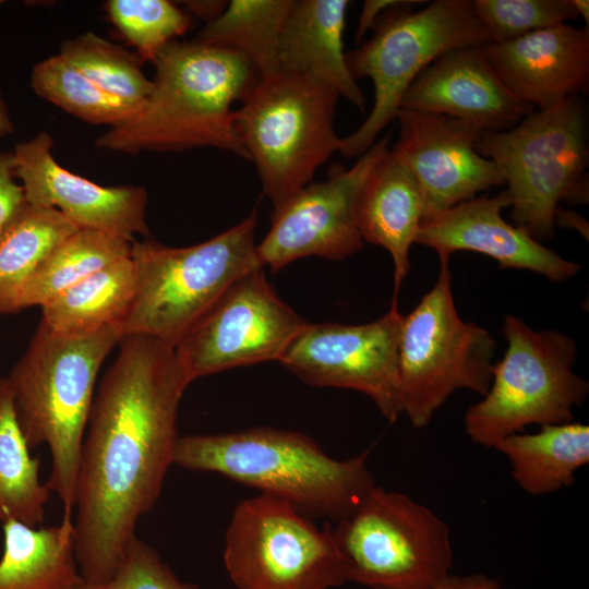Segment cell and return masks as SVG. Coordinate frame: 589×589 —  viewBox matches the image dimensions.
I'll list each match as a JSON object with an SVG mask.
<instances>
[{
	"instance_id": "f546056e",
	"label": "cell",
	"mask_w": 589,
	"mask_h": 589,
	"mask_svg": "<svg viewBox=\"0 0 589 589\" xmlns=\"http://www.w3.org/2000/svg\"><path fill=\"white\" fill-rule=\"evenodd\" d=\"M31 86L41 98L93 124L113 128L141 109V106L101 89L60 55L47 58L33 68Z\"/></svg>"
},
{
	"instance_id": "d6986e66",
	"label": "cell",
	"mask_w": 589,
	"mask_h": 589,
	"mask_svg": "<svg viewBox=\"0 0 589 589\" xmlns=\"http://www.w3.org/2000/svg\"><path fill=\"white\" fill-rule=\"evenodd\" d=\"M483 45L449 49L430 63L404 95L400 109L445 115L483 132H503L534 111L503 84Z\"/></svg>"
},
{
	"instance_id": "5b68a950",
	"label": "cell",
	"mask_w": 589,
	"mask_h": 589,
	"mask_svg": "<svg viewBox=\"0 0 589 589\" xmlns=\"http://www.w3.org/2000/svg\"><path fill=\"white\" fill-rule=\"evenodd\" d=\"M257 213L202 243L170 248L133 241L135 290L121 336L146 335L171 347L244 274L263 268L256 254Z\"/></svg>"
},
{
	"instance_id": "8fae6325",
	"label": "cell",
	"mask_w": 589,
	"mask_h": 589,
	"mask_svg": "<svg viewBox=\"0 0 589 589\" xmlns=\"http://www.w3.org/2000/svg\"><path fill=\"white\" fill-rule=\"evenodd\" d=\"M348 581L370 589H436L449 576V528L410 496L374 486L336 521Z\"/></svg>"
},
{
	"instance_id": "ac0fdd59",
	"label": "cell",
	"mask_w": 589,
	"mask_h": 589,
	"mask_svg": "<svg viewBox=\"0 0 589 589\" xmlns=\"http://www.w3.org/2000/svg\"><path fill=\"white\" fill-rule=\"evenodd\" d=\"M509 206L506 189L494 196L462 202L424 218L416 243L434 250L440 260H448L457 251H472L495 260L502 268L527 269L551 281L576 276L579 264L563 259L502 217V211Z\"/></svg>"
},
{
	"instance_id": "ab89813d",
	"label": "cell",
	"mask_w": 589,
	"mask_h": 589,
	"mask_svg": "<svg viewBox=\"0 0 589 589\" xmlns=\"http://www.w3.org/2000/svg\"><path fill=\"white\" fill-rule=\"evenodd\" d=\"M13 131L14 125L0 92V139L10 135Z\"/></svg>"
},
{
	"instance_id": "f1b7e54d",
	"label": "cell",
	"mask_w": 589,
	"mask_h": 589,
	"mask_svg": "<svg viewBox=\"0 0 589 589\" xmlns=\"http://www.w3.org/2000/svg\"><path fill=\"white\" fill-rule=\"evenodd\" d=\"M132 242L104 231L79 229L57 245L25 285L20 310L40 308L91 274L131 256Z\"/></svg>"
},
{
	"instance_id": "f35d334b",
	"label": "cell",
	"mask_w": 589,
	"mask_h": 589,
	"mask_svg": "<svg viewBox=\"0 0 589 589\" xmlns=\"http://www.w3.org/2000/svg\"><path fill=\"white\" fill-rule=\"evenodd\" d=\"M556 225L576 229L588 239V224L578 213L560 206L555 214Z\"/></svg>"
},
{
	"instance_id": "484cf974",
	"label": "cell",
	"mask_w": 589,
	"mask_h": 589,
	"mask_svg": "<svg viewBox=\"0 0 589 589\" xmlns=\"http://www.w3.org/2000/svg\"><path fill=\"white\" fill-rule=\"evenodd\" d=\"M77 228L60 212L24 202L0 229V315L21 311L22 291L39 265Z\"/></svg>"
},
{
	"instance_id": "30bf717a",
	"label": "cell",
	"mask_w": 589,
	"mask_h": 589,
	"mask_svg": "<svg viewBox=\"0 0 589 589\" xmlns=\"http://www.w3.org/2000/svg\"><path fill=\"white\" fill-rule=\"evenodd\" d=\"M433 288L404 316L398 345L401 414L414 428L425 426L457 389L482 397L493 375L496 341L482 326L458 315L448 260Z\"/></svg>"
},
{
	"instance_id": "9a60e30c",
	"label": "cell",
	"mask_w": 589,
	"mask_h": 589,
	"mask_svg": "<svg viewBox=\"0 0 589 589\" xmlns=\"http://www.w3.org/2000/svg\"><path fill=\"white\" fill-rule=\"evenodd\" d=\"M389 148V135L377 140L351 166L335 164L324 181L311 182L274 207L272 225L256 254L273 272L308 256L347 259L363 247L356 220L359 191Z\"/></svg>"
},
{
	"instance_id": "9c48e42d",
	"label": "cell",
	"mask_w": 589,
	"mask_h": 589,
	"mask_svg": "<svg viewBox=\"0 0 589 589\" xmlns=\"http://www.w3.org/2000/svg\"><path fill=\"white\" fill-rule=\"evenodd\" d=\"M504 357L494 363L492 382L482 400L469 407L465 431L472 442L493 447L530 424L573 420V408L587 397L589 384L577 375L576 341L557 330H534L506 315Z\"/></svg>"
},
{
	"instance_id": "e575fe53",
	"label": "cell",
	"mask_w": 589,
	"mask_h": 589,
	"mask_svg": "<svg viewBox=\"0 0 589 589\" xmlns=\"http://www.w3.org/2000/svg\"><path fill=\"white\" fill-rule=\"evenodd\" d=\"M24 202L22 185L13 173L12 153H0V229Z\"/></svg>"
},
{
	"instance_id": "d4e9b609",
	"label": "cell",
	"mask_w": 589,
	"mask_h": 589,
	"mask_svg": "<svg viewBox=\"0 0 589 589\" xmlns=\"http://www.w3.org/2000/svg\"><path fill=\"white\" fill-rule=\"evenodd\" d=\"M134 290V266L131 257H125L91 274L45 303L40 322L50 330L64 335L119 326Z\"/></svg>"
},
{
	"instance_id": "ffe728a7",
	"label": "cell",
	"mask_w": 589,
	"mask_h": 589,
	"mask_svg": "<svg viewBox=\"0 0 589 589\" xmlns=\"http://www.w3.org/2000/svg\"><path fill=\"white\" fill-rule=\"evenodd\" d=\"M482 47L510 94L533 110L589 91V27L558 24Z\"/></svg>"
},
{
	"instance_id": "277c9868",
	"label": "cell",
	"mask_w": 589,
	"mask_h": 589,
	"mask_svg": "<svg viewBox=\"0 0 589 589\" xmlns=\"http://www.w3.org/2000/svg\"><path fill=\"white\" fill-rule=\"evenodd\" d=\"M121 333L108 325L83 334H58L39 323L23 357L5 376L16 420L29 446L47 445V486L63 514L75 505L80 457L99 369Z\"/></svg>"
},
{
	"instance_id": "d590c367",
	"label": "cell",
	"mask_w": 589,
	"mask_h": 589,
	"mask_svg": "<svg viewBox=\"0 0 589 589\" xmlns=\"http://www.w3.org/2000/svg\"><path fill=\"white\" fill-rule=\"evenodd\" d=\"M400 0H366L363 3L356 32V39L361 41L370 29H374L385 12L396 5Z\"/></svg>"
},
{
	"instance_id": "b9f144b4",
	"label": "cell",
	"mask_w": 589,
	"mask_h": 589,
	"mask_svg": "<svg viewBox=\"0 0 589 589\" xmlns=\"http://www.w3.org/2000/svg\"><path fill=\"white\" fill-rule=\"evenodd\" d=\"M3 2L0 0V4H2Z\"/></svg>"
},
{
	"instance_id": "ba28073f",
	"label": "cell",
	"mask_w": 589,
	"mask_h": 589,
	"mask_svg": "<svg viewBox=\"0 0 589 589\" xmlns=\"http://www.w3.org/2000/svg\"><path fill=\"white\" fill-rule=\"evenodd\" d=\"M423 2L399 1L383 14L370 39L346 52L353 79L372 81L374 100L364 122L340 139L341 155L360 157L377 141L396 119L407 89L438 56L489 43L471 0H436L419 11L411 9Z\"/></svg>"
},
{
	"instance_id": "60d3db41",
	"label": "cell",
	"mask_w": 589,
	"mask_h": 589,
	"mask_svg": "<svg viewBox=\"0 0 589 589\" xmlns=\"http://www.w3.org/2000/svg\"><path fill=\"white\" fill-rule=\"evenodd\" d=\"M573 4L579 15V17H582V20L586 23V27H588L589 23V1L588 0H572Z\"/></svg>"
},
{
	"instance_id": "cb8c5ba5",
	"label": "cell",
	"mask_w": 589,
	"mask_h": 589,
	"mask_svg": "<svg viewBox=\"0 0 589 589\" xmlns=\"http://www.w3.org/2000/svg\"><path fill=\"white\" fill-rule=\"evenodd\" d=\"M494 448L508 459L521 490L545 495L573 485L576 471L589 462V426L546 424L536 433L506 436Z\"/></svg>"
},
{
	"instance_id": "603a6c76",
	"label": "cell",
	"mask_w": 589,
	"mask_h": 589,
	"mask_svg": "<svg viewBox=\"0 0 589 589\" xmlns=\"http://www.w3.org/2000/svg\"><path fill=\"white\" fill-rule=\"evenodd\" d=\"M0 589H75L82 581L72 515L57 526L2 524Z\"/></svg>"
},
{
	"instance_id": "3957f363",
	"label": "cell",
	"mask_w": 589,
	"mask_h": 589,
	"mask_svg": "<svg viewBox=\"0 0 589 589\" xmlns=\"http://www.w3.org/2000/svg\"><path fill=\"white\" fill-rule=\"evenodd\" d=\"M368 456L369 450L339 460L303 433L253 428L179 436L173 464L257 489L290 503L310 518L337 521L376 486Z\"/></svg>"
},
{
	"instance_id": "4fadbf2b",
	"label": "cell",
	"mask_w": 589,
	"mask_h": 589,
	"mask_svg": "<svg viewBox=\"0 0 589 589\" xmlns=\"http://www.w3.org/2000/svg\"><path fill=\"white\" fill-rule=\"evenodd\" d=\"M309 324L266 280L263 268L233 281L175 351L191 382L238 366L278 361Z\"/></svg>"
},
{
	"instance_id": "52a82bcc",
	"label": "cell",
	"mask_w": 589,
	"mask_h": 589,
	"mask_svg": "<svg viewBox=\"0 0 589 589\" xmlns=\"http://www.w3.org/2000/svg\"><path fill=\"white\" fill-rule=\"evenodd\" d=\"M477 148L505 179L514 225L539 242L554 237L561 202H588V124L580 97L534 110L507 131L482 132Z\"/></svg>"
},
{
	"instance_id": "1f68e13d",
	"label": "cell",
	"mask_w": 589,
	"mask_h": 589,
	"mask_svg": "<svg viewBox=\"0 0 589 589\" xmlns=\"http://www.w3.org/2000/svg\"><path fill=\"white\" fill-rule=\"evenodd\" d=\"M111 23L136 48L143 61H154L157 53L176 37L184 34L189 16L168 0H109L105 4Z\"/></svg>"
},
{
	"instance_id": "5bb4252c",
	"label": "cell",
	"mask_w": 589,
	"mask_h": 589,
	"mask_svg": "<svg viewBox=\"0 0 589 589\" xmlns=\"http://www.w3.org/2000/svg\"><path fill=\"white\" fill-rule=\"evenodd\" d=\"M396 298L386 314L368 324L309 323L279 362L310 385L361 392L395 422L401 414L398 345L404 320Z\"/></svg>"
},
{
	"instance_id": "83f0119b",
	"label": "cell",
	"mask_w": 589,
	"mask_h": 589,
	"mask_svg": "<svg viewBox=\"0 0 589 589\" xmlns=\"http://www.w3.org/2000/svg\"><path fill=\"white\" fill-rule=\"evenodd\" d=\"M294 0H230L225 11L193 41L230 49L245 57L260 76L278 70L277 52L284 23Z\"/></svg>"
},
{
	"instance_id": "7402d4cb",
	"label": "cell",
	"mask_w": 589,
	"mask_h": 589,
	"mask_svg": "<svg viewBox=\"0 0 589 589\" xmlns=\"http://www.w3.org/2000/svg\"><path fill=\"white\" fill-rule=\"evenodd\" d=\"M348 5V0H294L281 29L277 64L325 82L362 111L365 96L344 51Z\"/></svg>"
},
{
	"instance_id": "836d02e7",
	"label": "cell",
	"mask_w": 589,
	"mask_h": 589,
	"mask_svg": "<svg viewBox=\"0 0 589 589\" xmlns=\"http://www.w3.org/2000/svg\"><path fill=\"white\" fill-rule=\"evenodd\" d=\"M75 589H197L182 581L157 551L135 537L113 575L101 582L81 581Z\"/></svg>"
},
{
	"instance_id": "7c38bea8",
	"label": "cell",
	"mask_w": 589,
	"mask_h": 589,
	"mask_svg": "<svg viewBox=\"0 0 589 589\" xmlns=\"http://www.w3.org/2000/svg\"><path fill=\"white\" fill-rule=\"evenodd\" d=\"M224 564L238 589H330L348 581L332 528L260 493L240 502L225 533Z\"/></svg>"
},
{
	"instance_id": "e0dca14e",
	"label": "cell",
	"mask_w": 589,
	"mask_h": 589,
	"mask_svg": "<svg viewBox=\"0 0 589 589\" xmlns=\"http://www.w3.org/2000/svg\"><path fill=\"white\" fill-rule=\"evenodd\" d=\"M47 132L17 143L12 152L13 173L22 182L25 202L60 212L80 229L119 236H149L147 192L143 187H103L70 172L52 156Z\"/></svg>"
},
{
	"instance_id": "d6a6232c",
	"label": "cell",
	"mask_w": 589,
	"mask_h": 589,
	"mask_svg": "<svg viewBox=\"0 0 589 589\" xmlns=\"http://www.w3.org/2000/svg\"><path fill=\"white\" fill-rule=\"evenodd\" d=\"M472 5L488 44L509 41L579 19L572 0H474Z\"/></svg>"
},
{
	"instance_id": "8d00e7d4",
	"label": "cell",
	"mask_w": 589,
	"mask_h": 589,
	"mask_svg": "<svg viewBox=\"0 0 589 589\" xmlns=\"http://www.w3.org/2000/svg\"><path fill=\"white\" fill-rule=\"evenodd\" d=\"M436 589H502L496 579L484 575L452 576L445 578Z\"/></svg>"
},
{
	"instance_id": "2e32d148",
	"label": "cell",
	"mask_w": 589,
	"mask_h": 589,
	"mask_svg": "<svg viewBox=\"0 0 589 589\" xmlns=\"http://www.w3.org/2000/svg\"><path fill=\"white\" fill-rule=\"evenodd\" d=\"M398 141L392 151L414 176L422 192L423 219L505 185L498 167L477 144L483 131L445 115L399 109Z\"/></svg>"
},
{
	"instance_id": "4316f807",
	"label": "cell",
	"mask_w": 589,
	"mask_h": 589,
	"mask_svg": "<svg viewBox=\"0 0 589 589\" xmlns=\"http://www.w3.org/2000/svg\"><path fill=\"white\" fill-rule=\"evenodd\" d=\"M40 459L31 448L16 420L12 394L0 377V522L13 519L41 526L51 491L40 481Z\"/></svg>"
},
{
	"instance_id": "4dcf8cb0",
	"label": "cell",
	"mask_w": 589,
	"mask_h": 589,
	"mask_svg": "<svg viewBox=\"0 0 589 589\" xmlns=\"http://www.w3.org/2000/svg\"><path fill=\"white\" fill-rule=\"evenodd\" d=\"M59 55L101 89L132 104L142 107L151 93L142 60L92 32L64 40Z\"/></svg>"
},
{
	"instance_id": "44dd1931",
	"label": "cell",
	"mask_w": 589,
	"mask_h": 589,
	"mask_svg": "<svg viewBox=\"0 0 589 589\" xmlns=\"http://www.w3.org/2000/svg\"><path fill=\"white\" fill-rule=\"evenodd\" d=\"M419 183L405 163L387 149L365 178L356 203L363 241L384 248L394 264V297L410 268L409 252L423 220Z\"/></svg>"
},
{
	"instance_id": "7a4b0ae2",
	"label": "cell",
	"mask_w": 589,
	"mask_h": 589,
	"mask_svg": "<svg viewBox=\"0 0 589 589\" xmlns=\"http://www.w3.org/2000/svg\"><path fill=\"white\" fill-rule=\"evenodd\" d=\"M153 63L152 89L141 109L109 128L96 146L124 154L214 147L248 159L232 105L260 77L252 63L230 49L176 40Z\"/></svg>"
},
{
	"instance_id": "74e56055",
	"label": "cell",
	"mask_w": 589,
	"mask_h": 589,
	"mask_svg": "<svg viewBox=\"0 0 589 589\" xmlns=\"http://www.w3.org/2000/svg\"><path fill=\"white\" fill-rule=\"evenodd\" d=\"M190 12L209 23L216 20L226 9L228 1L223 0H191L182 2Z\"/></svg>"
},
{
	"instance_id": "8992f818",
	"label": "cell",
	"mask_w": 589,
	"mask_h": 589,
	"mask_svg": "<svg viewBox=\"0 0 589 589\" xmlns=\"http://www.w3.org/2000/svg\"><path fill=\"white\" fill-rule=\"evenodd\" d=\"M340 95L311 75L277 70L259 77L235 110V129L274 207L311 183L340 139Z\"/></svg>"
},
{
	"instance_id": "6da1fadb",
	"label": "cell",
	"mask_w": 589,
	"mask_h": 589,
	"mask_svg": "<svg viewBox=\"0 0 589 589\" xmlns=\"http://www.w3.org/2000/svg\"><path fill=\"white\" fill-rule=\"evenodd\" d=\"M119 346L94 397L76 483L75 556L89 584L113 575L159 498L192 383L173 347L146 335L122 336Z\"/></svg>"
}]
</instances>
